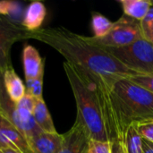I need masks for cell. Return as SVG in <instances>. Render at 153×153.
<instances>
[{
	"mask_svg": "<svg viewBox=\"0 0 153 153\" xmlns=\"http://www.w3.org/2000/svg\"><path fill=\"white\" fill-rule=\"evenodd\" d=\"M29 39H36L56 50L96 91L115 142L110 94L118 81L128 79L135 74L122 65L105 48L92 42L88 36L77 34L65 27L44 28L30 32Z\"/></svg>",
	"mask_w": 153,
	"mask_h": 153,
	"instance_id": "1",
	"label": "cell"
},
{
	"mask_svg": "<svg viewBox=\"0 0 153 153\" xmlns=\"http://www.w3.org/2000/svg\"><path fill=\"white\" fill-rule=\"evenodd\" d=\"M110 109L115 142L123 143L131 125L153 120V93L129 79H122L111 91Z\"/></svg>",
	"mask_w": 153,
	"mask_h": 153,
	"instance_id": "2",
	"label": "cell"
},
{
	"mask_svg": "<svg viewBox=\"0 0 153 153\" xmlns=\"http://www.w3.org/2000/svg\"><path fill=\"white\" fill-rule=\"evenodd\" d=\"M63 67L76 102V120L82 125L91 140L113 143L108 120L96 91L72 65L65 61Z\"/></svg>",
	"mask_w": 153,
	"mask_h": 153,
	"instance_id": "3",
	"label": "cell"
},
{
	"mask_svg": "<svg viewBox=\"0 0 153 153\" xmlns=\"http://www.w3.org/2000/svg\"><path fill=\"white\" fill-rule=\"evenodd\" d=\"M135 74L153 73V44L144 39L121 48H105Z\"/></svg>",
	"mask_w": 153,
	"mask_h": 153,
	"instance_id": "4",
	"label": "cell"
},
{
	"mask_svg": "<svg viewBox=\"0 0 153 153\" xmlns=\"http://www.w3.org/2000/svg\"><path fill=\"white\" fill-rule=\"evenodd\" d=\"M89 38L92 42L103 48H121L143 39L141 22L125 14L114 22L110 31L105 37Z\"/></svg>",
	"mask_w": 153,
	"mask_h": 153,
	"instance_id": "5",
	"label": "cell"
},
{
	"mask_svg": "<svg viewBox=\"0 0 153 153\" xmlns=\"http://www.w3.org/2000/svg\"><path fill=\"white\" fill-rule=\"evenodd\" d=\"M29 33L22 25L12 22L0 15V73L13 66L11 63V50L14 43L29 39Z\"/></svg>",
	"mask_w": 153,
	"mask_h": 153,
	"instance_id": "6",
	"label": "cell"
},
{
	"mask_svg": "<svg viewBox=\"0 0 153 153\" xmlns=\"http://www.w3.org/2000/svg\"><path fill=\"white\" fill-rule=\"evenodd\" d=\"M63 141L58 153H87L91 138L82 125L75 119L74 126L63 134Z\"/></svg>",
	"mask_w": 153,
	"mask_h": 153,
	"instance_id": "7",
	"label": "cell"
},
{
	"mask_svg": "<svg viewBox=\"0 0 153 153\" xmlns=\"http://www.w3.org/2000/svg\"><path fill=\"white\" fill-rule=\"evenodd\" d=\"M11 148L21 153H33L22 133L0 114V149Z\"/></svg>",
	"mask_w": 153,
	"mask_h": 153,
	"instance_id": "8",
	"label": "cell"
},
{
	"mask_svg": "<svg viewBox=\"0 0 153 153\" xmlns=\"http://www.w3.org/2000/svg\"><path fill=\"white\" fill-rule=\"evenodd\" d=\"M45 59L33 46L25 45L22 49V65L25 81L34 80L44 74Z\"/></svg>",
	"mask_w": 153,
	"mask_h": 153,
	"instance_id": "9",
	"label": "cell"
},
{
	"mask_svg": "<svg viewBox=\"0 0 153 153\" xmlns=\"http://www.w3.org/2000/svg\"><path fill=\"white\" fill-rule=\"evenodd\" d=\"M63 141V135L56 133L41 132L30 141L29 144L36 153H58Z\"/></svg>",
	"mask_w": 153,
	"mask_h": 153,
	"instance_id": "10",
	"label": "cell"
},
{
	"mask_svg": "<svg viewBox=\"0 0 153 153\" xmlns=\"http://www.w3.org/2000/svg\"><path fill=\"white\" fill-rule=\"evenodd\" d=\"M47 15V8L40 1L31 2L26 8L22 22V26L30 32L41 29Z\"/></svg>",
	"mask_w": 153,
	"mask_h": 153,
	"instance_id": "11",
	"label": "cell"
},
{
	"mask_svg": "<svg viewBox=\"0 0 153 153\" xmlns=\"http://www.w3.org/2000/svg\"><path fill=\"white\" fill-rule=\"evenodd\" d=\"M3 78L4 89L8 97L13 102L17 103L26 94L25 84L16 74L13 66L5 70Z\"/></svg>",
	"mask_w": 153,
	"mask_h": 153,
	"instance_id": "12",
	"label": "cell"
},
{
	"mask_svg": "<svg viewBox=\"0 0 153 153\" xmlns=\"http://www.w3.org/2000/svg\"><path fill=\"white\" fill-rule=\"evenodd\" d=\"M118 3L125 15L139 22L146 17L152 7L151 0H119Z\"/></svg>",
	"mask_w": 153,
	"mask_h": 153,
	"instance_id": "13",
	"label": "cell"
},
{
	"mask_svg": "<svg viewBox=\"0 0 153 153\" xmlns=\"http://www.w3.org/2000/svg\"><path fill=\"white\" fill-rule=\"evenodd\" d=\"M33 117L39 127L47 133H56L53 119L43 99L35 100Z\"/></svg>",
	"mask_w": 153,
	"mask_h": 153,
	"instance_id": "14",
	"label": "cell"
},
{
	"mask_svg": "<svg viewBox=\"0 0 153 153\" xmlns=\"http://www.w3.org/2000/svg\"><path fill=\"white\" fill-rule=\"evenodd\" d=\"M25 9L20 2L17 1H0V15L7 18L15 24L22 25Z\"/></svg>",
	"mask_w": 153,
	"mask_h": 153,
	"instance_id": "15",
	"label": "cell"
},
{
	"mask_svg": "<svg viewBox=\"0 0 153 153\" xmlns=\"http://www.w3.org/2000/svg\"><path fill=\"white\" fill-rule=\"evenodd\" d=\"M123 144L126 153H143V138L137 132L136 124H133L127 128Z\"/></svg>",
	"mask_w": 153,
	"mask_h": 153,
	"instance_id": "16",
	"label": "cell"
},
{
	"mask_svg": "<svg viewBox=\"0 0 153 153\" xmlns=\"http://www.w3.org/2000/svg\"><path fill=\"white\" fill-rule=\"evenodd\" d=\"M113 22L108 20L100 13H93L91 16V30L94 38L100 39L105 37L111 30Z\"/></svg>",
	"mask_w": 153,
	"mask_h": 153,
	"instance_id": "17",
	"label": "cell"
},
{
	"mask_svg": "<svg viewBox=\"0 0 153 153\" xmlns=\"http://www.w3.org/2000/svg\"><path fill=\"white\" fill-rule=\"evenodd\" d=\"M43 77L44 74L34 80L25 81L26 94L31 96L34 100L43 99Z\"/></svg>",
	"mask_w": 153,
	"mask_h": 153,
	"instance_id": "18",
	"label": "cell"
},
{
	"mask_svg": "<svg viewBox=\"0 0 153 153\" xmlns=\"http://www.w3.org/2000/svg\"><path fill=\"white\" fill-rule=\"evenodd\" d=\"M140 22L143 39L153 44V6L146 17Z\"/></svg>",
	"mask_w": 153,
	"mask_h": 153,
	"instance_id": "19",
	"label": "cell"
},
{
	"mask_svg": "<svg viewBox=\"0 0 153 153\" xmlns=\"http://www.w3.org/2000/svg\"><path fill=\"white\" fill-rule=\"evenodd\" d=\"M128 79L134 83L153 93V73L146 74H135Z\"/></svg>",
	"mask_w": 153,
	"mask_h": 153,
	"instance_id": "20",
	"label": "cell"
},
{
	"mask_svg": "<svg viewBox=\"0 0 153 153\" xmlns=\"http://www.w3.org/2000/svg\"><path fill=\"white\" fill-rule=\"evenodd\" d=\"M136 128L138 134L143 140L153 143V120L136 123Z\"/></svg>",
	"mask_w": 153,
	"mask_h": 153,
	"instance_id": "21",
	"label": "cell"
},
{
	"mask_svg": "<svg viewBox=\"0 0 153 153\" xmlns=\"http://www.w3.org/2000/svg\"><path fill=\"white\" fill-rule=\"evenodd\" d=\"M113 143L91 140L87 153H112Z\"/></svg>",
	"mask_w": 153,
	"mask_h": 153,
	"instance_id": "22",
	"label": "cell"
},
{
	"mask_svg": "<svg viewBox=\"0 0 153 153\" xmlns=\"http://www.w3.org/2000/svg\"><path fill=\"white\" fill-rule=\"evenodd\" d=\"M16 104L17 108H21V109H24L27 110L29 112H31L33 114V110H34V106H35V100L28 95L25 94Z\"/></svg>",
	"mask_w": 153,
	"mask_h": 153,
	"instance_id": "23",
	"label": "cell"
},
{
	"mask_svg": "<svg viewBox=\"0 0 153 153\" xmlns=\"http://www.w3.org/2000/svg\"><path fill=\"white\" fill-rule=\"evenodd\" d=\"M112 153H126L123 143H121V142H113Z\"/></svg>",
	"mask_w": 153,
	"mask_h": 153,
	"instance_id": "24",
	"label": "cell"
},
{
	"mask_svg": "<svg viewBox=\"0 0 153 153\" xmlns=\"http://www.w3.org/2000/svg\"><path fill=\"white\" fill-rule=\"evenodd\" d=\"M143 153H153V143L143 139Z\"/></svg>",
	"mask_w": 153,
	"mask_h": 153,
	"instance_id": "25",
	"label": "cell"
},
{
	"mask_svg": "<svg viewBox=\"0 0 153 153\" xmlns=\"http://www.w3.org/2000/svg\"><path fill=\"white\" fill-rule=\"evenodd\" d=\"M0 153H21L20 152L11 149V148H6V149H0Z\"/></svg>",
	"mask_w": 153,
	"mask_h": 153,
	"instance_id": "26",
	"label": "cell"
},
{
	"mask_svg": "<svg viewBox=\"0 0 153 153\" xmlns=\"http://www.w3.org/2000/svg\"><path fill=\"white\" fill-rule=\"evenodd\" d=\"M151 2H152V4L153 6V0H151Z\"/></svg>",
	"mask_w": 153,
	"mask_h": 153,
	"instance_id": "27",
	"label": "cell"
},
{
	"mask_svg": "<svg viewBox=\"0 0 153 153\" xmlns=\"http://www.w3.org/2000/svg\"><path fill=\"white\" fill-rule=\"evenodd\" d=\"M33 153H36V152H33Z\"/></svg>",
	"mask_w": 153,
	"mask_h": 153,
	"instance_id": "28",
	"label": "cell"
}]
</instances>
